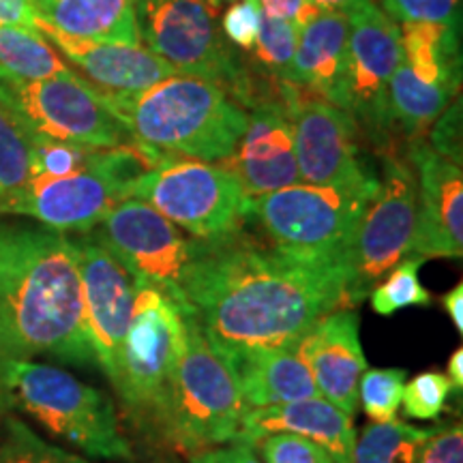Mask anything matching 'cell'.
I'll return each instance as SVG.
<instances>
[{
	"label": "cell",
	"instance_id": "47",
	"mask_svg": "<svg viewBox=\"0 0 463 463\" xmlns=\"http://www.w3.org/2000/svg\"><path fill=\"white\" fill-rule=\"evenodd\" d=\"M232 5V3H236V0H206V5L208 7H211L213 11H215L217 7H222V5Z\"/></svg>",
	"mask_w": 463,
	"mask_h": 463
},
{
	"label": "cell",
	"instance_id": "19",
	"mask_svg": "<svg viewBox=\"0 0 463 463\" xmlns=\"http://www.w3.org/2000/svg\"><path fill=\"white\" fill-rule=\"evenodd\" d=\"M358 324L354 309H337L324 316L297 345L314 375L317 395L350 416L358 408V382L367 369Z\"/></svg>",
	"mask_w": 463,
	"mask_h": 463
},
{
	"label": "cell",
	"instance_id": "40",
	"mask_svg": "<svg viewBox=\"0 0 463 463\" xmlns=\"http://www.w3.org/2000/svg\"><path fill=\"white\" fill-rule=\"evenodd\" d=\"M431 127V140L427 144L444 159L461 165V101L444 109Z\"/></svg>",
	"mask_w": 463,
	"mask_h": 463
},
{
	"label": "cell",
	"instance_id": "26",
	"mask_svg": "<svg viewBox=\"0 0 463 463\" xmlns=\"http://www.w3.org/2000/svg\"><path fill=\"white\" fill-rule=\"evenodd\" d=\"M399 31L403 61L422 82L459 86V24L405 22Z\"/></svg>",
	"mask_w": 463,
	"mask_h": 463
},
{
	"label": "cell",
	"instance_id": "49",
	"mask_svg": "<svg viewBox=\"0 0 463 463\" xmlns=\"http://www.w3.org/2000/svg\"><path fill=\"white\" fill-rule=\"evenodd\" d=\"M191 463H198V461H194V459H191Z\"/></svg>",
	"mask_w": 463,
	"mask_h": 463
},
{
	"label": "cell",
	"instance_id": "42",
	"mask_svg": "<svg viewBox=\"0 0 463 463\" xmlns=\"http://www.w3.org/2000/svg\"><path fill=\"white\" fill-rule=\"evenodd\" d=\"M260 5L266 14L286 17L294 26H298V31L317 14L307 0H260Z\"/></svg>",
	"mask_w": 463,
	"mask_h": 463
},
{
	"label": "cell",
	"instance_id": "48",
	"mask_svg": "<svg viewBox=\"0 0 463 463\" xmlns=\"http://www.w3.org/2000/svg\"><path fill=\"white\" fill-rule=\"evenodd\" d=\"M5 410H7V405H5V399H3V391H0V420H3V416H5Z\"/></svg>",
	"mask_w": 463,
	"mask_h": 463
},
{
	"label": "cell",
	"instance_id": "34",
	"mask_svg": "<svg viewBox=\"0 0 463 463\" xmlns=\"http://www.w3.org/2000/svg\"><path fill=\"white\" fill-rule=\"evenodd\" d=\"M453 392V384L447 373L438 369L422 372L403 386V414L416 420H438Z\"/></svg>",
	"mask_w": 463,
	"mask_h": 463
},
{
	"label": "cell",
	"instance_id": "6",
	"mask_svg": "<svg viewBox=\"0 0 463 463\" xmlns=\"http://www.w3.org/2000/svg\"><path fill=\"white\" fill-rule=\"evenodd\" d=\"M187 337V314L150 286H136L112 386L133 419L155 427Z\"/></svg>",
	"mask_w": 463,
	"mask_h": 463
},
{
	"label": "cell",
	"instance_id": "31",
	"mask_svg": "<svg viewBox=\"0 0 463 463\" xmlns=\"http://www.w3.org/2000/svg\"><path fill=\"white\" fill-rule=\"evenodd\" d=\"M297 43L298 26H294L286 17L270 15L262 9L260 31L251 50L269 78H275L277 82H286Z\"/></svg>",
	"mask_w": 463,
	"mask_h": 463
},
{
	"label": "cell",
	"instance_id": "9",
	"mask_svg": "<svg viewBox=\"0 0 463 463\" xmlns=\"http://www.w3.org/2000/svg\"><path fill=\"white\" fill-rule=\"evenodd\" d=\"M375 189L378 184L352 189L297 183L249 198V219L262 225L275 247L303 258L341 262L352 230Z\"/></svg>",
	"mask_w": 463,
	"mask_h": 463
},
{
	"label": "cell",
	"instance_id": "33",
	"mask_svg": "<svg viewBox=\"0 0 463 463\" xmlns=\"http://www.w3.org/2000/svg\"><path fill=\"white\" fill-rule=\"evenodd\" d=\"M31 178V146L11 116L0 108V198Z\"/></svg>",
	"mask_w": 463,
	"mask_h": 463
},
{
	"label": "cell",
	"instance_id": "14",
	"mask_svg": "<svg viewBox=\"0 0 463 463\" xmlns=\"http://www.w3.org/2000/svg\"><path fill=\"white\" fill-rule=\"evenodd\" d=\"M294 131L300 181L320 187H375L378 174L363 159L361 131L350 114L298 86L281 82Z\"/></svg>",
	"mask_w": 463,
	"mask_h": 463
},
{
	"label": "cell",
	"instance_id": "4",
	"mask_svg": "<svg viewBox=\"0 0 463 463\" xmlns=\"http://www.w3.org/2000/svg\"><path fill=\"white\" fill-rule=\"evenodd\" d=\"M5 405L92 459H131L116 405L106 392L48 363H0Z\"/></svg>",
	"mask_w": 463,
	"mask_h": 463
},
{
	"label": "cell",
	"instance_id": "44",
	"mask_svg": "<svg viewBox=\"0 0 463 463\" xmlns=\"http://www.w3.org/2000/svg\"><path fill=\"white\" fill-rule=\"evenodd\" d=\"M442 307L447 309L450 322L455 324L457 333H463V283L457 286L442 297Z\"/></svg>",
	"mask_w": 463,
	"mask_h": 463
},
{
	"label": "cell",
	"instance_id": "39",
	"mask_svg": "<svg viewBox=\"0 0 463 463\" xmlns=\"http://www.w3.org/2000/svg\"><path fill=\"white\" fill-rule=\"evenodd\" d=\"M416 463H463V427L459 420L431 430Z\"/></svg>",
	"mask_w": 463,
	"mask_h": 463
},
{
	"label": "cell",
	"instance_id": "37",
	"mask_svg": "<svg viewBox=\"0 0 463 463\" xmlns=\"http://www.w3.org/2000/svg\"><path fill=\"white\" fill-rule=\"evenodd\" d=\"M382 11L397 24L405 22H433L459 24V0H380Z\"/></svg>",
	"mask_w": 463,
	"mask_h": 463
},
{
	"label": "cell",
	"instance_id": "8",
	"mask_svg": "<svg viewBox=\"0 0 463 463\" xmlns=\"http://www.w3.org/2000/svg\"><path fill=\"white\" fill-rule=\"evenodd\" d=\"M378 189L363 208L344 251L345 294L356 309L378 281L412 251L416 228V174L391 150L382 153Z\"/></svg>",
	"mask_w": 463,
	"mask_h": 463
},
{
	"label": "cell",
	"instance_id": "43",
	"mask_svg": "<svg viewBox=\"0 0 463 463\" xmlns=\"http://www.w3.org/2000/svg\"><path fill=\"white\" fill-rule=\"evenodd\" d=\"M191 459L198 463H262L256 450L245 444H230L225 449H211L202 453L191 455Z\"/></svg>",
	"mask_w": 463,
	"mask_h": 463
},
{
	"label": "cell",
	"instance_id": "18",
	"mask_svg": "<svg viewBox=\"0 0 463 463\" xmlns=\"http://www.w3.org/2000/svg\"><path fill=\"white\" fill-rule=\"evenodd\" d=\"M408 159L416 174L414 256H463V174L425 140L408 142Z\"/></svg>",
	"mask_w": 463,
	"mask_h": 463
},
{
	"label": "cell",
	"instance_id": "35",
	"mask_svg": "<svg viewBox=\"0 0 463 463\" xmlns=\"http://www.w3.org/2000/svg\"><path fill=\"white\" fill-rule=\"evenodd\" d=\"M28 146H31V176H67L89 165L97 153V148L34 140V137H28Z\"/></svg>",
	"mask_w": 463,
	"mask_h": 463
},
{
	"label": "cell",
	"instance_id": "32",
	"mask_svg": "<svg viewBox=\"0 0 463 463\" xmlns=\"http://www.w3.org/2000/svg\"><path fill=\"white\" fill-rule=\"evenodd\" d=\"M405 378H408L405 369H364L358 382V399H361L363 412L373 422L395 420L402 408Z\"/></svg>",
	"mask_w": 463,
	"mask_h": 463
},
{
	"label": "cell",
	"instance_id": "5",
	"mask_svg": "<svg viewBox=\"0 0 463 463\" xmlns=\"http://www.w3.org/2000/svg\"><path fill=\"white\" fill-rule=\"evenodd\" d=\"M247 412L232 364L213 350L194 316H187L183 354L155 430L181 453L195 455L239 442Z\"/></svg>",
	"mask_w": 463,
	"mask_h": 463
},
{
	"label": "cell",
	"instance_id": "7",
	"mask_svg": "<svg viewBox=\"0 0 463 463\" xmlns=\"http://www.w3.org/2000/svg\"><path fill=\"white\" fill-rule=\"evenodd\" d=\"M0 108L26 137L114 148L131 142L103 92L78 73L48 80L0 78Z\"/></svg>",
	"mask_w": 463,
	"mask_h": 463
},
{
	"label": "cell",
	"instance_id": "20",
	"mask_svg": "<svg viewBox=\"0 0 463 463\" xmlns=\"http://www.w3.org/2000/svg\"><path fill=\"white\" fill-rule=\"evenodd\" d=\"M39 34L48 39L52 48L61 50L80 71L108 92H137L150 89L161 80L178 75L176 69L155 56L144 45H123L89 42L69 37L39 20Z\"/></svg>",
	"mask_w": 463,
	"mask_h": 463
},
{
	"label": "cell",
	"instance_id": "38",
	"mask_svg": "<svg viewBox=\"0 0 463 463\" xmlns=\"http://www.w3.org/2000/svg\"><path fill=\"white\" fill-rule=\"evenodd\" d=\"M260 0H236L223 15V37L241 50H251L260 31Z\"/></svg>",
	"mask_w": 463,
	"mask_h": 463
},
{
	"label": "cell",
	"instance_id": "41",
	"mask_svg": "<svg viewBox=\"0 0 463 463\" xmlns=\"http://www.w3.org/2000/svg\"><path fill=\"white\" fill-rule=\"evenodd\" d=\"M0 24L39 33V14L34 0H0Z\"/></svg>",
	"mask_w": 463,
	"mask_h": 463
},
{
	"label": "cell",
	"instance_id": "36",
	"mask_svg": "<svg viewBox=\"0 0 463 463\" xmlns=\"http://www.w3.org/2000/svg\"><path fill=\"white\" fill-rule=\"evenodd\" d=\"M262 463H337L326 449L294 433H270L253 444Z\"/></svg>",
	"mask_w": 463,
	"mask_h": 463
},
{
	"label": "cell",
	"instance_id": "2",
	"mask_svg": "<svg viewBox=\"0 0 463 463\" xmlns=\"http://www.w3.org/2000/svg\"><path fill=\"white\" fill-rule=\"evenodd\" d=\"M37 356L97 364L78 249L65 232L0 217V363Z\"/></svg>",
	"mask_w": 463,
	"mask_h": 463
},
{
	"label": "cell",
	"instance_id": "13",
	"mask_svg": "<svg viewBox=\"0 0 463 463\" xmlns=\"http://www.w3.org/2000/svg\"><path fill=\"white\" fill-rule=\"evenodd\" d=\"M347 65L341 109L380 153L391 150L392 127L389 84L403 61L402 31L375 0L347 15Z\"/></svg>",
	"mask_w": 463,
	"mask_h": 463
},
{
	"label": "cell",
	"instance_id": "25",
	"mask_svg": "<svg viewBox=\"0 0 463 463\" xmlns=\"http://www.w3.org/2000/svg\"><path fill=\"white\" fill-rule=\"evenodd\" d=\"M459 89L455 84L422 82L408 62L402 61L389 84V109L392 127L412 140H425V133L449 108L450 97Z\"/></svg>",
	"mask_w": 463,
	"mask_h": 463
},
{
	"label": "cell",
	"instance_id": "21",
	"mask_svg": "<svg viewBox=\"0 0 463 463\" xmlns=\"http://www.w3.org/2000/svg\"><path fill=\"white\" fill-rule=\"evenodd\" d=\"M270 433H294V436L314 439L326 449L337 463H352L356 444L354 419L320 395L249 410L236 444L253 449L260 438L270 436Z\"/></svg>",
	"mask_w": 463,
	"mask_h": 463
},
{
	"label": "cell",
	"instance_id": "1",
	"mask_svg": "<svg viewBox=\"0 0 463 463\" xmlns=\"http://www.w3.org/2000/svg\"><path fill=\"white\" fill-rule=\"evenodd\" d=\"M184 298L208 344L230 364L253 352L294 350L324 316L352 309L341 262L262 245L245 228L195 241Z\"/></svg>",
	"mask_w": 463,
	"mask_h": 463
},
{
	"label": "cell",
	"instance_id": "10",
	"mask_svg": "<svg viewBox=\"0 0 463 463\" xmlns=\"http://www.w3.org/2000/svg\"><path fill=\"white\" fill-rule=\"evenodd\" d=\"M129 198L142 200L174 225L202 241L222 239L245 228L249 198L219 164L172 157L140 178Z\"/></svg>",
	"mask_w": 463,
	"mask_h": 463
},
{
	"label": "cell",
	"instance_id": "29",
	"mask_svg": "<svg viewBox=\"0 0 463 463\" xmlns=\"http://www.w3.org/2000/svg\"><path fill=\"white\" fill-rule=\"evenodd\" d=\"M0 463H90L86 457L56 447L17 416L0 420Z\"/></svg>",
	"mask_w": 463,
	"mask_h": 463
},
{
	"label": "cell",
	"instance_id": "46",
	"mask_svg": "<svg viewBox=\"0 0 463 463\" xmlns=\"http://www.w3.org/2000/svg\"><path fill=\"white\" fill-rule=\"evenodd\" d=\"M447 378L453 384V391H457V395H461L463 389V347H457V350L450 354L449 358V367H447Z\"/></svg>",
	"mask_w": 463,
	"mask_h": 463
},
{
	"label": "cell",
	"instance_id": "22",
	"mask_svg": "<svg viewBox=\"0 0 463 463\" xmlns=\"http://www.w3.org/2000/svg\"><path fill=\"white\" fill-rule=\"evenodd\" d=\"M347 15L317 11L298 31L286 82L339 108L347 65Z\"/></svg>",
	"mask_w": 463,
	"mask_h": 463
},
{
	"label": "cell",
	"instance_id": "3",
	"mask_svg": "<svg viewBox=\"0 0 463 463\" xmlns=\"http://www.w3.org/2000/svg\"><path fill=\"white\" fill-rule=\"evenodd\" d=\"M103 92L133 142L170 155L219 164L247 127V112L228 90L191 75H172L137 92Z\"/></svg>",
	"mask_w": 463,
	"mask_h": 463
},
{
	"label": "cell",
	"instance_id": "16",
	"mask_svg": "<svg viewBox=\"0 0 463 463\" xmlns=\"http://www.w3.org/2000/svg\"><path fill=\"white\" fill-rule=\"evenodd\" d=\"M73 242L78 249L86 331L95 363L112 382L131 320L136 286L118 260L90 234H82Z\"/></svg>",
	"mask_w": 463,
	"mask_h": 463
},
{
	"label": "cell",
	"instance_id": "27",
	"mask_svg": "<svg viewBox=\"0 0 463 463\" xmlns=\"http://www.w3.org/2000/svg\"><path fill=\"white\" fill-rule=\"evenodd\" d=\"M65 75L73 71L43 34L0 24V78L48 80Z\"/></svg>",
	"mask_w": 463,
	"mask_h": 463
},
{
	"label": "cell",
	"instance_id": "45",
	"mask_svg": "<svg viewBox=\"0 0 463 463\" xmlns=\"http://www.w3.org/2000/svg\"><path fill=\"white\" fill-rule=\"evenodd\" d=\"M316 11H331V14H344L350 15L356 9H361L363 5H367L369 0H307Z\"/></svg>",
	"mask_w": 463,
	"mask_h": 463
},
{
	"label": "cell",
	"instance_id": "11",
	"mask_svg": "<svg viewBox=\"0 0 463 463\" xmlns=\"http://www.w3.org/2000/svg\"><path fill=\"white\" fill-rule=\"evenodd\" d=\"M140 42L176 73L222 86L239 101L249 75L206 0H136Z\"/></svg>",
	"mask_w": 463,
	"mask_h": 463
},
{
	"label": "cell",
	"instance_id": "23",
	"mask_svg": "<svg viewBox=\"0 0 463 463\" xmlns=\"http://www.w3.org/2000/svg\"><path fill=\"white\" fill-rule=\"evenodd\" d=\"M39 20L69 37L142 45L136 0H34Z\"/></svg>",
	"mask_w": 463,
	"mask_h": 463
},
{
	"label": "cell",
	"instance_id": "28",
	"mask_svg": "<svg viewBox=\"0 0 463 463\" xmlns=\"http://www.w3.org/2000/svg\"><path fill=\"white\" fill-rule=\"evenodd\" d=\"M431 430H419L403 420L373 422L356 439L352 463H416Z\"/></svg>",
	"mask_w": 463,
	"mask_h": 463
},
{
	"label": "cell",
	"instance_id": "30",
	"mask_svg": "<svg viewBox=\"0 0 463 463\" xmlns=\"http://www.w3.org/2000/svg\"><path fill=\"white\" fill-rule=\"evenodd\" d=\"M425 258L414 256L402 260L389 270V277L378 283L369 294L372 309L378 316H395L405 307H427L433 303L430 289L419 279V270Z\"/></svg>",
	"mask_w": 463,
	"mask_h": 463
},
{
	"label": "cell",
	"instance_id": "24",
	"mask_svg": "<svg viewBox=\"0 0 463 463\" xmlns=\"http://www.w3.org/2000/svg\"><path fill=\"white\" fill-rule=\"evenodd\" d=\"M232 369L239 378L249 410L317 397L314 375L297 347L253 352L236 361Z\"/></svg>",
	"mask_w": 463,
	"mask_h": 463
},
{
	"label": "cell",
	"instance_id": "17",
	"mask_svg": "<svg viewBox=\"0 0 463 463\" xmlns=\"http://www.w3.org/2000/svg\"><path fill=\"white\" fill-rule=\"evenodd\" d=\"M219 165L239 181L247 198L303 183L294 150L292 120L281 90L253 103L245 133L230 157L219 161Z\"/></svg>",
	"mask_w": 463,
	"mask_h": 463
},
{
	"label": "cell",
	"instance_id": "15",
	"mask_svg": "<svg viewBox=\"0 0 463 463\" xmlns=\"http://www.w3.org/2000/svg\"><path fill=\"white\" fill-rule=\"evenodd\" d=\"M129 198V184L108 164V148H97L82 170L67 176H31L0 198V215L28 217L58 232L95 230L112 208Z\"/></svg>",
	"mask_w": 463,
	"mask_h": 463
},
{
	"label": "cell",
	"instance_id": "12",
	"mask_svg": "<svg viewBox=\"0 0 463 463\" xmlns=\"http://www.w3.org/2000/svg\"><path fill=\"white\" fill-rule=\"evenodd\" d=\"M118 260L133 286H150L170 297L184 314V281L195 256V241L146 202H118L95 230L86 232Z\"/></svg>",
	"mask_w": 463,
	"mask_h": 463
}]
</instances>
